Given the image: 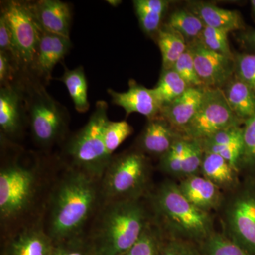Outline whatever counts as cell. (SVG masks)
<instances>
[{
    "mask_svg": "<svg viewBox=\"0 0 255 255\" xmlns=\"http://www.w3.org/2000/svg\"><path fill=\"white\" fill-rule=\"evenodd\" d=\"M199 80L205 88H222L234 75V60L208 49L201 41L188 43Z\"/></svg>",
    "mask_w": 255,
    "mask_h": 255,
    "instance_id": "cell-12",
    "label": "cell"
},
{
    "mask_svg": "<svg viewBox=\"0 0 255 255\" xmlns=\"http://www.w3.org/2000/svg\"><path fill=\"white\" fill-rule=\"evenodd\" d=\"M223 90L228 105L245 122L255 114V90L233 75Z\"/></svg>",
    "mask_w": 255,
    "mask_h": 255,
    "instance_id": "cell-22",
    "label": "cell"
},
{
    "mask_svg": "<svg viewBox=\"0 0 255 255\" xmlns=\"http://www.w3.org/2000/svg\"><path fill=\"white\" fill-rule=\"evenodd\" d=\"M242 40L247 46L255 50V30L244 33L241 36Z\"/></svg>",
    "mask_w": 255,
    "mask_h": 255,
    "instance_id": "cell-41",
    "label": "cell"
},
{
    "mask_svg": "<svg viewBox=\"0 0 255 255\" xmlns=\"http://www.w3.org/2000/svg\"><path fill=\"white\" fill-rule=\"evenodd\" d=\"M200 172L220 189L234 190L240 185L239 171L217 154L204 152Z\"/></svg>",
    "mask_w": 255,
    "mask_h": 255,
    "instance_id": "cell-21",
    "label": "cell"
},
{
    "mask_svg": "<svg viewBox=\"0 0 255 255\" xmlns=\"http://www.w3.org/2000/svg\"><path fill=\"white\" fill-rule=\"evenodd\" d=\"M226 206V236L251 255H255V179L238 186Z\"/></svg>",
    "mask_w": 255,
    "mask_h": 255,
    "instance_id": "cell-9",
    "label": "cell"
},
{
    "mask_svg": "<svg viewBox=\"0 0 255 255\" xmlns=\"http://www.w3.org/2000/svg\"><path fill=\"white\" fill-rule=\"evenodd\" d=\"M132 3L142 31L148 36H156L162 26V18L168 8L169 1L135 0Z\"/></svg>",
    "mask_w": 255,
    "mask_h": 255,
    "instance_id": "cell-24",
    "label": "cell"
},
{
    "mask_svg": "<svg viewBox=\"0 0 255 255\" xmlns=\"http://www.w3.org/2000/svg\"><path fill=\"white\" fill-rule=\"evenodd\" d=\"M63 75L56 80L63 82L68 89L77 112L86 113L90 110V104L88 100V85L83 67L70 70L63 65Z\"/></svg>",
    "mask_w": 255,
    "mask_h": 255,
    "instance_id": "cell-25",
    "label": "cell"
},
{
    "mask_svg": "<svg viewBox=\"0 0 255 255\" xmlns=\"http://www.w3.org/2000/svg\"><path fill=\"white\" fill-rule=\"evenodd\" d=\"M178 187L188 201L202 211L209 213L221 205L222 197L219 188L202 175L185 178Z\"/></svg>",
    "mask_w": 255,
    "mask_h": 255,
    "instance_id": "cell-18",
    "label": "cell"
},
{
    "mask_svg": "<svg viewBox=\"0 0 255 255\" xmlns=\"http://www.w3.org/2000/svg\"><path fill=\"white\" fill-rule=\"evenodd\" d=\"M108 104L103 100L96 103L87 123L70 137L64 154L70 168L80 171L100 183L111 159L104 141L106 125L109 122Z\"/></svg>",
    "mask_w": 255,
    "mask_h": 255,
    "instance_id": "cell-5",
    "label": "cell"
},
{
    "mask_svg": "<svg viewBox=\"0 0 255 255\" xmlns=\"http://www.w3.org/2000/svg\"><path fill=\"white\" fill-rule=\"evenodd\" d=\"M37 169L18 162L4 164L0 170V218L4 223L14 222L34 204L39 189Z\"/></svg>",
    "mask_w": 255,
    "mask_h": 255,
    "instance_id": "cell-7",
    "label": "cell"
},
{
    "mask_svg": "<svg viewBox=\"0 0 255 255\" xmlns=\"http://www.w3.org/2000/svg\"><path fill=\"white\" fill-rule=\"evenodd\" d=\"M234 75L255 90V54L235 57Z\"/></svg>",
    "mask_w": 255,
    "mask_h": 255,
    "instance_id": "cell-37",
    "label": "cell"
},
{
    "mask_svg": "<svg viewBox=\"0 0 255 255\" xmlns=\"http://www.w3.org/2000/svg\"><path fill=\"white\" fill-rule=\"evenodd\" d=\"M242 124L244 122L231 110L222 89L204 87L200 107L182 132L185 138L201 141L220 130Z\"/></svg>",
    "mask_w": 255,
    "mask_h": 255,
    "instance_id": "cell-10",
    "label": "cell"
},
{
    "mask_svg": "<svg viewBox=\"0 0 255 255\" xmlns=\"http://www.w3.org/2000/svg\"><path fill=\"white\" fill-rule=\"evenodd\" d=\"M90 238L85 240L90 255H122L138 240L149 224L139 200L105 202Z\"/></svg>",
    "mask_w": 255,
    "mask_h": 255,
    "instance_id": "cell-2",
    "label": "cell"
},
{
    "mask_svg": "<svg viewBox=\"0 0 255 255\" xmlns=\"http://www.w3.org/2000/svg\"><path fill=\"white\" fill-rule=\"evenodd\" d=\"M26 96L28 124L33 140L44 148L59 143L68 134L70 115L66 107L47 92L36 75L20 71Z\"/></svg>",
    "mask_w": 255,
    "mask_h": 255,
    "instance_id": "cell-4",
    "label": "cell"
},
{
    "mask_svg": "<svg viewBox=\"0 0 255 255\" xmlns=\"http://www.w3.org/2000/svg\"><path fill=\"white\" fill-rule=\"evenodd\" d=\"M189 88L187 84L172 68L162 70L159 81L152 90L162 108L179 98Z\"/></svg>",
    "mask_w": 255,
    "mask_h": 255,
    "instance_id": "cell-26",
    "label": "cell"
},
{
    "mask_svg": "<svg viewBox=\"0 0 255 255\" xmlns=\"http://www.w3.org/2000/svg\"><path fill=\"white\" fill-rule=\"evenodd\" d=\"M182 137L164 119L158 116L147 121L137 140V150L145 154L161 157L170 149L176 140Z\"/></svg>",
    "mask_w": 255,
    "mask_h": 255,
    "instance_id": "cell-16",
    "label": "cell"
},
{
    "mask_svg": "<svg viewBox=\"0 0 255 255\" xmlns=\"http://www.w3.org/2000/svg\"><path fill=\"white\" fill-rule=\"evenodd\" d=\"M252 12L255 17V0H252L251 1Z\"/></svg>",
    "mask_w": 255,
    "mask_h": 255,
    "instance_id": "cell-43",
    "label": "cell"
},
{
    "mask_svg": "<svg viewBox=\"0 0 255 255\" xmlns=\"http://www.w3.org/2000/svg\"><path fill=\"white\" fill-rule=\"evenodd\" d=\"M107 1L108 4H110L111 6H114V7H117V6L122 4V1H119V0H108V1Z\"/></svg>",
    "mask_w": 255,
    "mask_h": 255,
    "instance_id": "cell-42",
    "label": "cell"
},
{
    "mask_svg": "<svg viewBox=\"0 0 255 255\" xmlns=\"http://www.w3.org/2000/svg\"><path fill=\"white\" fill-rule=\"evenodd\" d=\"M37 22L43 31L70 38L72 9L70 4L60 0L29 1Z\"/></svg>",
    "mask_w": 255,
    "mask_h": 255,
    "instance_id": "cell-15",
    "label": "cell"
},
{
    "mask_svg": "<svg viewBox=\"0 0 255 255\" xmlns=\"http://www.w3.org/2000/svg\"><path fill=\"white\" fill-rule=\"evenodd\" d=\"M241 140H243V127L236 126L220 130L199 142L204 152L216 153L223 147Z\"/></svg>",
    "mask_w": 255,
    "mask_h": 255,
    "instance_id": "cell-31",
    "label": "cell"
},
{
    "mask_svg": "<svg viewBox=\"0 0 255 255\" xmlns=\"http://www.w3.org/2000/svg\"><path fill=\"white\" fill-rule=\"evenodd\" d=\"M204 151L200 142L188 140L187 150L182 160V178L197 175L200 172Z\"/></svg>",
    "mask_w": 255,
    "mask_h": 255,
    "instance_id": "cell-35",
    "label": "cell"
},
{
    "mask_svg": "<svg viewBox=\"0 0 255 255\" xmlns=\"http://www.w3.org/2000/svg\"><path fill=\"white\" fill-rule=\"evenodd\" d=\"M0 51L9 55L14 65L20 71L19 59L13 38L12 33L6 18L0 14Z\"/></svg>",
    "mask_w": 255,
    "mask_h": 255,
    "instance_id": "cell-39",
    "label": "cell"
},
{
    "mask_svg": "<svg viewBox=\"0 0 255 255\" xmlns=\"http://www.w3.org/2000/svg\"><path fill=\"white\" fill-rule=\"evenodd\" d=\"M189 139L180 137L170 149L161 156L159 167L164 173L174 177L182 178V160L187 150Z\"/></svg>",
    "mask_w": 255,
    "mask_h": 255,
    "instance_id": "cell-30",
    "label": "cell"
},
{
    "mask_svg": "<svg viewBox=\"0 0 255 255\" xmlns=\"http://www.w3.org/2000/svg\"><path fill=\"white\" fill-rule=\"evenodd\" d=\"M71 47L70 38L43 31L31 73L48 85L55 65L64 59Z\"/></svg>",
    "mask_w": 255,
    "mask_h": 255,
    "instance_id": "cell-14",
    "label": "cell"
},
{
    "mask_svg": "<svg viewBox=\"0 0 255 255\" xmlns=\"http://www.w3.org/2000/svg\"><path fill=\"white\" fill-rule=\"evenodd\" d=\"M132 132V128L127 121L112 122L109 120L106 125L104 141L107 153L112 157L114 151L127 138Z\"/></svg>",
    "mask_w": 255,
    "mask_h": 255,
    "instance_id": "cell-32",
    "label": "cell"
},
{
    "mask_svg": "<svg viewBox=\"0 0 255 255\" xmlns=\"http://www.w3.org/2000/svg\"><path fill=\"white\" fill-rule=\"evenodd\" d=\"M1 255H6V253H5V252H4V253H3V254Z\"/></svg>",
    "mask_w": 255,
    "mask_h": 255,
    "instance_id": "cell-44",
    "label": "cell"
},
{
    "mask_svg": "<svg viewBox=\"0 0 255 255\" xmlns=\"http://www.w3.org/2000/svg\"><path fill=\"white\" fill-rule=\"evenodd\" d=\"M150 164L145 154L129 150L112 159L100 181V194L105 202L139 200L150 180Z\"/></svg>",
    "mask_w": 255,
    "mask_h": 255,
    "instance_id": "cell-6",
    "label": "cell"
},
{
    "mask_svg": "<svg viewBox=\"0 0 255 255\" xmlns=\"http://www.w3.org/2000/svg\"><path fill=\"white\" fill-rule=\"evenodd\" d=\"M155 214L172 238L200 245L214 232L209 212L187 200L178 184L163 183L152 196Z\"/></svg>",
    "mask_w": 255,
    "mask_h": 255,
    "instance_id": "cell-3",
    "label": "cell"
},
{
    "mask_svg": "<svg viewBox=\"0 0 255 255\" xmlns=\"http://www.w3.org/2000/svg\"><path fill=\"white\" fill-rule=\"evenodd\" d=\"M199 248L203 255H251L222 233H213Z\"/></svg>",
    "mask_w": 255,
    "mask_h": 255,
    "instance_id": "cell-29",
    "label": "cell"
},
{
    "mask_svg": "<svg viewBox=\"0 0 255 255\" xmlns=\"http://www.w3.org/2000/svg\"><path fill=\"white\" fill-rule=\"evenodd\" d=\"M159 255H203L196 243L170 238L162 243Z\"/></svg>",
    "mask_w": 255,
    "mask_h": 255,
    "instance_id": "cell-38",
    "label": "cell"
},
{
    "mask_svg": "<svg viewBox=\"0 0 255 255\" xmlns=\"http://www.w3.org/2000/svg\"><path fill=\"white\" fill-rule=\"evenodd\" d=\"M54 247L48 233L34 226L18 233L4 252L6 255H52Z\"/></svg>",
    "mask_w": 255,
    "mask_h": 255,
    "instance_id": "cell-20",
    "label": "cell"
},
{
    "mask_svg": "<svg viewBox=\"0 0 255 255\" xmlns=\"http://www.w3.org/2000/svg\"><path fill=\"white\" fill-rule=\"evenodd\" d=\"M228 33L222 30L205 26L199 41L208 49L234 60L228 42Z\"/></svg>",
    "mask_w": 255,
    "mask_h": 255,
    "instance_id": "cell-33",
    "label": "cell"
},
{
    "mask_svg": "<svg viewBox=\"0 0 255 255\" xmlns=\"http://www.w3.org/2000/svg\"><path fill=\"white\" fill-rule=\"evenodd\" d=\"M1 14L6 18L12 33L20 71L31 73L43 29L37 22L29 1H3Z\"/></svg>",
    "mask_w": 255,
    "mask_h": 255,
    "instance_id": "cell-8",
    "label": "cell"
},
{
    "mask_svg": "<svg viewBox=\"0 0 255 255\" xmlns=\"http://www.w3.org/2000/svg\"><path fill=\"white\" fill-rule=\"evenodd\" d=\"M243 124V150L239 169L246 172L247 179H255V114Z\"/></svg>",
    "mask_w": 255,
    "mask_h": 255,
    "instance_id": "cell-28",
    "label": "cell"
},
{
    "mask_svg": "<svg viewBox=\"0 0 255 255\" xmlns=\"http://www.w3.org/2000/svg\"><path fill=\"white\" fill-rule=\"evenodd\" d=\"M127 92H119L108 89L107 93L112 98L114 105L122 107L126 117L132 113L142 114L147 119L158 117L162 105L159 103L152 89H148L130 80Z\"/></svg>",
    "mask_w": 255,
    "mask_h": 255,
    "instance_id": "cell-13",
    "label": "cell"
},
{
    "mask_svg": "<svg viewBox=\"0 0 255 255\" xmlns=\"http://www.w3.org/2000/svg\"><path fill=\"white\" fill-rule=\"evenodd\" d=\"M100 182L70 169L51 196L47 231L55 244L82 238V231L97 208Z\"/></svg>",
    "mask_w": 255,
    "mask_h": 255,
    "instance_id": "cell-1",
    "label": "cell"
},
{
    "mask_svg": "<svg viewBox=\"0 0 255 255\" xmlns=\"http://www.w3.org/2000/svg\"><path fill=\"white\" fill-rule=\"evenodd\" d=\"M162 58V70L173 68L174 63L187 50L185 38L169 24L162 25L156 35Z\"/></svg>",
    "mask_w": 255,
    "mask_h": 255,
    "instance_id": "cell-23",
    "label": "cell"
},
{
    "mask_svg": "<svg viewBox=\"0 0 255 255\" xmlns=\"http://www.w3.org/2000/svg\"><path fill=\"white\" fill-rule=\"evenodd\" d=\"M162 243L158 233L148 224L135 244L122 255H159Z\"/></svg>",
    "mask_w": 255,
    "mask_h": 255,
    "instance_id": "cell-34",
    "label": "cell"
},
{
    "mask_svg": "<svg viewBox=\"0 0 255 255\" xmlns=\"http://www.w3.org/2000/svg\"><path fill=\"white\" fill-rule=\"evenodd\" d=\"M187 9L200 18L208 27L229 32L243 30L244 21L241 14L235 10L223 9L211 3L191 1Z\"/></svg>",
    "mask_w": 255,
    "mask_h": 255,
    "instance_id": "cell-19",
    "label": "cell"
},
{
    "mask_svg": "<svg viewBox=\"0 0 255 255\" xmlns=\"http://www.w3.org/2000/svg\"><path fill=\"white\" fill-rule=\"evenodd\" d=\"M28 124L26 96L20 71L12 82L0 88V128L3 137L18 136Z\"/></svg>",
    "mask_w": 255,
    "mask_h": 255,
    "instance_id": "cell-11",
    "label": "cell"
},
{
    "mask_svg": "<svg viewBox=\"0 0 255 255\" xmlns=\"http://www.w3.org/2000/svg\"><path fill=\"white\" fill-rule=\"evenodd\" d=\"M172 69L184 80L189 87H204L196 73L192 52L189 46L187 50L174 63Z\"/></svg>",
    "mask_w": 255,
    "mask_h": 255,
    "instance_id": "cell-36",
    "label": "cell"
},
{
    "mask_svg": "<svg viewBox=\"0 0 255 255\" xmlns=\"http://www.w3.org/2000/svg\"><path fill=\"white\" fill-rule=\"evenodd\" d=\"M167 24L179 31L188 43L199 41L206 26L200 18L188 9L174 11L169 16Z\"/></svg>",
    "mask_w": 255,
    "mask_h": 255,
    "instance_id": "cell-27",
    "label": "cell"
},
{
    "mask_svg": "<svg viewBox=\"0 0 255 255\" xmlns=\"http://www.w3.org/2000/svg\"><path fill=\"white\" fill-rule=\"evenodd\" d=\"M204 92V87H189L177 100L162 107L159 117L164 119L174 130L182 132L197 113Z\"/></svg>",
    "mask_w": 255,
    "mask_h": 255,
    "instance_id": "cell-17",
    "label": "cell"
},
{
    "mask_svg": "<svg viewBox=\"0 0 255 255\" xmlns=\"http://www.w3.org/2000/svg\"><path fill=\"white\" fill-rule=\"evenodd\" d=\"M52 255H90L84 237L55 244Z\"/></svg>",
    "mask_w": 255,
    "mask_h": 255,
    "instance_id": "cell-40",
    "label": "cell"
}]
</instances>
